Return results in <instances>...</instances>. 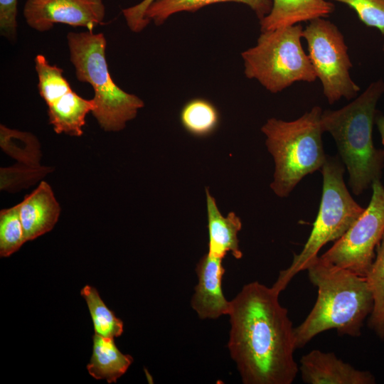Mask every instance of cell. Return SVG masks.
<instances>
[{
	"label": "cell",
	"mask_w": 384,
	"mask_h": 384,
	"mask_svg": "<svg viewBox=\"0 0 384 384\" xmlns=\"http://www.w3.org/2000/svg\"><path fill=\"white\" fill-rule=\"evenodd\" d=\"M67 40L77 79L90 84L94 90L92 115L105 131L123 129L144 104L139 97L125 92L112 80L106 59L105 36L88 30L70 32Z\"/></svg>",
	"instance_id": "obj_5"
},
{
	"label": "cell",
	"mask_w": 384,
	"mask_h": 384,
	"mask_svg": "<svg viewBox=\"0 0 384 384\" xmlns=\"http://www.w3.org/2000/svg\"><path fill=\"white\" fill-rule=\"evenodd\" d=\"M222 260L207 253L196 265L198 283L191 306L201 319H216L228 314L230 301L223 292L222 279L225 270Z\"/></svg>",
	"instance_id": "obj_12"
},
{
	"label": "cell",
	"mask_w": 384,
	"mask_h": 384,
	"mask_svg": "<svg viewBox=\"0 0 384 384\" xmlns=\"http://www.w3.org/2000/svg\"><path fill=\"white\" fill-rule=\"evenodd\" d=\"M375 123L377 125L378 129L380 132L382 143L384 146V115L380 112H376L375 117Z\"/></svg>",
	"instance_id": "obj_26"
},
{
	"label": "cell",
	"mask_w": 384,
	"mask_h": 384,
	"mask_svg": "<svg viewBox=\"0 0 384 384\" xmlns=\"http://www.w3.org/2000/svg\"><path fill=\"white\" fill-rule=\"evenodd\" d=\"M365 277L373 299V308L368 318V326L376 336L384 339V234Z\"/></svg>",
	"instance_id": "obj_20"
},
{
	"label": "cell",
	"mask_w": 384,
	"mask_h": 384,
	"mask_svg": "<svg viewBox=\"0 0 384 384\" xmlns=\"http://www.w3.org/2000/svg\"><path fill=\"white\" fill-rule=\"evenodd\" d=\"M26 242L18 204L0 212V255L9 257Z\"/></svg>",
	"instance_id": "obj_22"
},
{
	"label": "cell",
	"mask_w": 384,
	"mask_h": 384,
	"mask_svg": "<svg viewBox=\"0 0 384 384\" xmlns=\"http://www.w3.org/2000/svg\"><path fill=\"white\" fill-rule=\"evenodd\" d=\"M383 92L384 82L380 79L349 104L324 110L321 116L322 129L334 139L349 175L348 184L356 196L382 177L384 149L374 146L372 132L376 104Z\"/></svg>",
	"instance_id": "obj_3"
},
{
	"label": "cell",
	"mask_w": 384,
	"mask_h": 384,
	"mask_svg": "<svg viewBox=\"0 0 384 384\" xmlns=\"http://www.w3.org/2000/svg\"><path fill=\"white\" fill-rule=\"evenodd\" d=\"M80 293L88 306L95 334L105 338L120 336L124 331L123 322L105 305L97 289L86 285Z\"/></svg>",
	"instance_id": "obj_21"
},
{
	"label": "cell",
	"mask_w": 384,
	"mask_h": 384,
	"mask_svg": "<svg viewBox=\"0 0 384 384\" xmlns=\"http://www.w3.org/2000/svg\"><path fill=\"white\" fill-rule=\"evenodd\" d=\"M133 362L130 355L123 354L114 343V338H105L95 334L92 355L87 366L88 373L97 380L115 383Z\"/></svg>",
	"instance_id": "obj_17"
},
{
	"label": "cell",
	"mask_w": 384,
	"mask_h": 384,
	"mask_svg": "<svg viewBox=\"0 0 384 384\" xmlns=\"http://www.w3.org/2000/svg\"><path fill=\"white\" fill-rule=\"evenodd\" d=\"M303 29L299 23L261 32L257 44L241 54L245 76L272 93L297 82H314L316 74L302 45Z\"/></svg>",
	"instance_id": "obj_7"
},
{
	"label": "cell",
	"mask_w": 384,
	"mask_h": 384,
	"mask_svg": "<svg viewBox=\"0 0 384 384\" xmlns=\"http://www.w3.org/2000/svg\"><path fill=\"white\" fill-rule=\"evenodd\" d=\"M299 370L306 384H374L375 376L368 370L355 368L332 352L312 350L304 355Z\"/></svg>",
	"instance_id": "obj_13"
},
{
	"label": "cell",
	"mask_w": 384,
	"mask_h": 384,
	"mask_svg": "<svg viewBox=\"0 0 384 384\" xmlns=\"http://www.w3.org/2000/svg\"><path fill=\"white\" fill-rule=\"evenodd\" d=\"M302 38L306 41L308 56L328 102L356 97L361 89L351 78L352 63L338 27L325 18H318L303 29Z\"/></svg>",
	"instance_id": "obj_8"
},
{
	"label": "cell",
	"mask_w": 384,
	"mask_h": 384,
	"mask_svg": "<svg viewBox=\"0 0 384 384\" xmlns=\"http://www.w3.org/2000/svg\"><path fill=\"white\" fill-rule=\"evenodd\" d=\"M322 194L316 218L302 251L294 255L291 265L280 271L272 287L281 293L293 277L306 270L323 246L338 240L362 214L364 209L352 198L343 180V164L326 156L322 166Z\"/></svg>",
	"instance_id": "obj_6"
},
{
	"label": "cell",
	"mask_w": 384,
	"mask_h": 384,
	"mask_svg": "<svg viewBox=\"0 0 384 384\" xmlns=\"http://www.w3.org/2000/svg\"><path fill=\"white\" fill-rule=\"evenodd\" d=\"M322 112L314 106L293 121L270 118L261 128L275 164L270 188L280 198L287 197L304 176L321 169L326 161Z\"/></svg>",
	"instance_id": "obj_4"
},
{
	"label": "cell",
	"mask_w": 384,
	"mask_h": 384,
	"mask_svg": "<svg viewBox=\"0 0 384 384\" xmlns=\"http://www.w3.org/2000/svg\"><path fill=\"white\" fill-rule=\"evenodd\" d=\"M235 2L248 6L260 20L271 11L272 0H154L144 13L148 23L163 24L171 16L182 11L195 12L217 3Z\"/></svg>",
	"instance_id": "obj_18"
},
{
	"label": "cell",
	"mask_w": 384,
	"mask_h": 384,
	"mask_svg": "<svg viewBox=\"0 0 384 384\" xmlns=\"http://www.w3.org/2000/svg\"><path fill=\"white\" fill-rule=\"evenodd\" d=\"M36 73L39 93L48 106L49 123L55 132L82 135L86 115L95 107L93 100H86L74 92L63 70L56 65L41 63Z\"/></svg>",
	"instance_id": "obj_10"
},
{
	"label": "cell",
	"mask_w": 384,
	"mask_h": 384,
	"mask_svg": "<svg viewBox=\"0 0 384 384\" xmlns=\"http://www.w3.org/2000/svg\"><path fill=\"white\" fill-rule=\"evenodd\" d=\"M334 5L328 0H272L270 12L260 20L261 32L328 17Z\"/></svg>",
	"instance_id": "obj_16"
},
{
	"label": "cell",
	"mask_w": 384,
	"mask_h": 384,
	"mask_svg": "<svg viewBox=\"0 0 384 384\" xmlns=\"http://www.w3.org/2000/svg\"><path fill=\"white\" fill-rule=\"evenodd\" d=\"M368 206L348 230L320 257L338 267L366 277L384 234V186L373 181Z\"/></svg>",
	"instance_id": "obj_9"
},
{
	"label": "cell",
	"mask_w": 384,
	"mask_h": 384,
	"mask_svg": "<svg viewBox=\"0 0 384 384\" xmlns=\"http://www.w3.org/2000/svg\"><path fill=\"white\" fill-rule=\"evenodd\" d=\"M206 196L208 230V253L223 259L230 252L235 259H240L242 252L239 247L238 237L242 228L240 218L234 212H230L224 217L208 188H206Z\"/></svg>",
	"instance_id": "obj_15"
},
{
	"label": "cell",
	"mask_w": 384,
	"mask_h": 384,
	"mask_svg": "<svg viewBox=\"0 0 384 384\" xmlns=\"http://www.w3.org/2000/svg\"><path fill=\"white\" fill-rule=\"evenodd\" d=\"M353 9L366 26L377 28L384 36V0H330Z\"/></svg>",
	"instance_id": "obj_23"
},
{
	"label": "cell",
	"mask_w": 384,
	"mask_h": 384,
	"mask_svg": "<svg viewBox=\"0 0 384 384\" xmlns=\"http://www.w3.org/2000/svg\"><path fill=\"white\" fill-rule=\"evenodd\" d=\"M154 1L143 0L133 6L122 10L127 26L133 32H140L149 24L144 18V13Z\"/></svg>",
	"instance_id": "obj_25"
},
{
	"label": "cell",
	"mask_w": 384,
	"mask_h": 384,
	"mask_svg": "<svg viewBox=\"0 0 384 384\" xmlns=\"http://www.w3.org/2000/svg\"><path fill=\"white\" fill-rule=\"evenodd\" d=\"M18 0H0V31L9 40L16 36Z\"/></svg>",
	"instance_id": "obj_24"
},
{
	"label": "cell",
	"mask_w": 384,
	"mask_h": 384,
	"mask_svg": "<svg viewBox=\"0 0 384 384\" xmlns=\"http://www.w3.org/2000/svg\"><path fill=\"white\" fill-rule=\"evenodd\" d=\"M279 294L255 281L230 301L228 348L244 384H292L299 372L294 328Z\"/></svg>",
	"instance_id": "obj_1"
},
{
	"label": "cell",
	"mask_w": 384,
	"mask_h": 384,
	"mask_svg": "<svg viewBox=\"0 0 384 384\" xmlns=\"http://www.w3.org/2000/svg\"><path fill=\"white\" fill-rule=\"evenodd\" d=\"M306 270L318 294L308 316L294 328L296 348H303L316 335L331 329L340 336H360L364 321L373 308V295L366 277L319 256Z\"/></svg>",
	"instance_id": "obj_2"
},
{
	"label": "cell",
	"mask_w": 384,
	"mask_h": 384,
	"mask_svg": "<svg viewBox=\"0 0 384 384\" xmlns=\"http://www.w3.org/2000/svg\"><path fill=\"white\" fill-rule=\"evenodd\" d=\"M23 14L27 24L40 32L55 23L92 31L104 21L105 7L102 0H26Z\"/></svg>",
	"instance_id": "obj_11"
},
{
	"label": "cell",
	"mask_w": 384,
	"mask_h": 384,
	"mask_svg": "<svg viewBox=\"0 0 384 384\" xmlns=\"http://www.w3.org/2000/svg\"><path fill=\"white\" fill-rule=\"evenodd\" d=\"M19 215L26 240H32L49 232L57 223L60 207L50 186L41 181L18 203Z\"/></svg>",
	"instance_id": "obj_14"
},
{
	"label": "cell",
	"mask_w": 384,
	"mask_h": 384,
	"mask_svg": "<svg viewBox=\"0 0 384 384\" xmlns=\"http://www.w3.org/2000/svg\"><path fill=\"white\" fill-rule=\"evenodd\" d=\"M180 121L185 130L197 137L212 134L218 128L220 114L215 106L203 98L187 102L180 112Z\"/></svg>",
	"instance_id": "obj_19"
},
{
	"label": "cell",
	"mask_w": 384,
	"mask_h": 384,
	"mask_svg": "<svg viewBox=\"0 0 384 384\" xmlns=\"http://www.w3.org/2000/svg\"><path fill=\"white\" fill-rule=\"evenodd\" d=\"M383 51H384V44H383Z\"/></svg>",
	"instance_id": "obj_27"
}]
</instances>
